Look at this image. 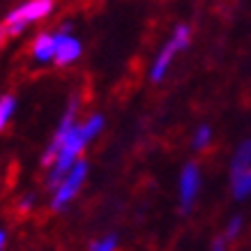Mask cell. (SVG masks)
<instances>
[{"label": "cell", "instance_id": "6da1fadb", "mask_svg": "<svg viewBox=\"0 0 251 251\" xmlns=\"http://www.w3.org/2000/svg\"><path fill=\"white\" fill-rule=\"evenodd\" d=\"M101 129H104V115L95 113V115H90L83 125H76L74 129L69 131L67 141L62 145V150L58 152V157H55L53 166L49 168V177H46L49 189L55 191L60 187V182L67 177V173L76 166V161H78V157H81V152H83V148L88 145V141H92Z\"/></svg>", "mask_w": 251, "mask_h": 251}, {"label": "cell", "instance_id": "7a4b0ae2", "mask_svg": "<svg viewBox=\"0 0 251 251\" xmlns=\"http://www.w3.org/2000/svg\"><path fill=\"white\" fill-rule=\"evenodd\" d=\"M189 44H191V25L189 23H177L175 30L171 32V37L166 39V44L161 46L159 51H157V55H154L152 67H150V81H152V83H161V81L166 78L173 60L182 53Z\"/></svg>", "mask_w": 251, "mask_h": 251}, {"label": "cell", "instance_id": "3957f363", "mask_svg": "<svg viewBox=\"0 0 251 251\" xmlns=\"http://www.w3.org/2000/svg\"><path fill=\"white\" fill-rule=\"evenodd\" d=\"M55 0H25L23 5H19L16 9H12L2 23V28L7 35H21L28 25L42 21L53 12Z\"/></svg>", "mask_w": 251, "mask_h": 251}, {"label": "cell", "instance_id": "277c9868", "mask_svg": "<svg viewBox=\"0 0 251 251\" xmlns=\"http://www.w3.org/2000/svg\"><path fill=\"white\" fill-rule=\"evenodd\" d=\"M201 184H203V175H201V166L196 161H187L180 171L177 177V196H180V210L189 212L196 205V198L201 194Z\"/></svg>", "mask_w": 251, "mask_h": 251}, {"label": "cell", "instance_id": "5b68a950", "mask_svg": "<svg viewBox=\"0 0 251 251\" xmlns=\"http://www.w3.org/2000/svg\"><path fill=\"white\" fill-rule=\"evenodd\" d=\"M85 175H88V164L83 159L76 161V166L72 168L67 173V177L60 182V187L53 191V201H51V207H53L55 212H62L65 207L74 201V196L78 194V189L83 187V180Z\"/></svg>", "mask_w": 251, "mask_h": 251}, {"label": "cell", "instance_id": "8992f818", "mask_svg": "<svg viewBox=\"0 0 251 251\" xmlns=\"http://www.w3.org/2000/svg\"><path fill=\"white\" fill-rule=\"evenodd\" d=\"M76 113H78V104H76V99H72V101H69V106H67V111H65V113H62V118H60V125H58V129H55L53 141L49 143V148H46L44 154H42V164H44L46 168L53 166L55 157H58V152L62 150V145H65V141H67L69 131L78 125V122H76Z\"/></svg>", "mask_w": 251, "mask_h": 251}, {"label": "cell", "instance_id": "52a82bcc", "mask_svg": "<svg viewBox=\"0 0 251 251\" xmlns=\"http://www.w3.org/2000/svg\"><path fill=\"white\" fill-rule=\"evenodd\" d=\"M53 39H55L53 62L58 67H67V65H72L74 60H78V55H81V42L69 35V23H65L60 30L55 32Z\"/></svg>", "mask_w": 251, "mask_h": 251}, {"label": "cell", "instance_id": "ba28073f", "mask_svg": "<svg viewBox=\"0 0 251 251\" xmlns=\"http://www.w3.org/2000/svg\"><path fill=\"white\" fill-rule=\"evenodd\" d=\"M251 168V138H244L240 141L235 148V152L230 157V166H228V173H230V180L242 175L244 171Z\"/></svg>", "mask_w": 251, "mask_h": 251}, {"label": "cell", "instance_id": "9c48e42d", "mask_svg": "<svg viewBox=\"0 0 251 251\" xmlns=\"http://www.w3.org/2000/svg\"><path fill=\"white\" fill-rule=\"evenodd\" d=\"M32 58L37 62H51L55 55V39L51 32H42V35H37V37L32 39Z\"/></svg>", "mask_w": 251, "mask_h": 251}, {"label": "cell", "instance_id": "30bf717a", "mask_svg": "<svg viewBox=\"0 0 251 251\" xmlns=\"http://www.w3.org/2000/svg\"><path fill=\"white\" fill-rule=\"evenodd\" d=\"M230 191H233L235 201H244V198L251 196V168L230 180Z\"/></svg>", "mask_w": 251, "mask_h": 251}, {"label": "cell", "instance_id": "8fae6325", "mask_svg": "<svg viewBox=\"0 0 251 251\" xmlns=\"http://www.w3.org/2000/svg\"><path fill=\"white\" fill-rule=\"evenodd\" d=\"M212 127L210 125H198L196 131H194V136H191V148L196 150V152H203L207 150L210 145H212Z\"/></svg>", "mask_w": 251, "mask_h": 251}, {"label": "cell", "instance_id": "7c38bea8", "mask_svg": "<svg viewBox=\"0 0 251 251\" xmlns=\"http://www.w3.org/2000/svg\"><path fill=\"white\" fill-rule=\"evenodd\" d=\"M14 111H16L14 95H2V97H0V131L7 127V122L12 120Z\"/></svg>", "mask_w": 251, "mask_h": 251}, {"label": "cell", "instance_id": "4fadbf2b", "mask_svg": "<svg viewBox=\"0 0 251 251\" xmlns=\"http://www.w3.org/2000/svg\"><path fill=\"white\" fill-rule=\"evenodd\" d=\"M115 249H118V235L115 233L99 237V240H95L90 244V251H115Z\"/></svg>", "mask_w": 251, "mask_h": 251}, {"label": "cell", "instance_id": "5bb4252c", "mask_svg": "<svg viewBox=\"0 0 251 251\" xmlns=\"http://www.w3.org/2000/svg\"><path fill=\"white\" fill-rule=\"evenodd\" d=\"M242 226H244V219L240 217V214L230 217V221L226 224V233H224V240H226V242H228V240H235V237L242 233Z\"/></svg>", "mask_w": 251, "mask_h": 251}, {"label": "cell", "instance_id": "9a60e30c", "mask_svg": "<svg viewBox=\"0 0 251 251\" xmlns=\"http://www.w3.org/2000/svg\"><path fill=\"white\" fill-rule=\"evenodd\" d=\"M212 251H226V240H224V235L217 237L212 242Z\"/></svg>", "mask_w": 251, "mask_h": 251}, {"label": "cell", "instance_id": "2e32d148", "mask_svg": "<svg viewBox=\"0 0 251 251\" xmlns=\"http://www.w3.org/2000/svg\"><path fill=\"white\" fill-rule=\"evenodd\" d=\"M5 244H7V233L0 228V251H5Z\"/></svg>", "mask_w": 251, "mask_h": 251}, {"label": "cell", "instance_id": "e0dca14e", "mask_svg": "<svg viewBox=\"0 0 251 251\" xmlns=\"http://www.w3.org/2000/svg\"><path fill=\"white\" fill-rule=\"evenodd\" d=\"M5 35H7V32H5V28L0 25V46H2V42H5Z\"/></svg>", "mask_w": 251, "mask_h": 251}]
</instances>
